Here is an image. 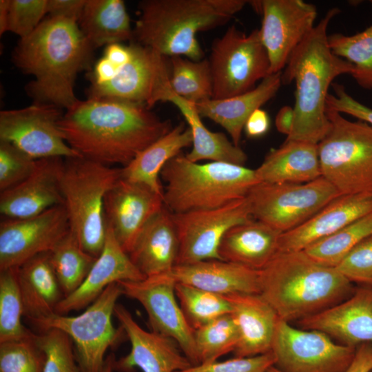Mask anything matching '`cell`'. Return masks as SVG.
<instances>
[{"label": "cell", "mask_w": 372, "mask_h": 372, "mask_svg": "<svg viewBox=\"0 0 372 372\" xmlns=\"http://www.w3.org/2000/svg\"><path fill=\"white\" fill-rule=\"evenodd\" d=\"M120 68L103 56L97 61L90 75V85H98L107 83L116 74Z\"/></svg>", "instance_id": "52"}, {"label": "cell", "mask_w": 372, "mask_h": 372, "mask_svg": "<svg viewBox=\"0 0 372 372\" xmlns=\"http://www.w3.org/2000/svg\"><path fill=\"white\" fill-rule=\"evenodd\" d=\"M172 276L176 282L212 293L260 294V271L222 260L176 265Z\"/></svg>", "instance_id": "27"}, {"label": "cell", "mask_w": 372, "mask_h": 372, "mask_svg": "<svg viewBox=\"0 0 372 372\" xmlns=\"http://www.w3.org/2000/svg\"><path fill=\"white\" fill-rule=\"evenodd\" d=\"M282 85V72L271 74L250 91L223 99H211L195 104V108L201 118H208L223 127L233 143L239 146L249 116L274 97Z\"/></svg>", "instance_id": "28"}, {"label": "cell", "mask_w": 372, "mask_h": 372, "mask_svg": "<svg viewBox=\"0 0 372 372\" xmlns=\"http://www.w3.org/2000/svg\"><path fill=\"white\" fill-rule=\"evenodd\" d=\"M198 364L208 363L234 351L239 340L238 329L231 315H223L194 330Z\"/></svg>", "instance_id": "41"}, {"label": "cell", "mask_w": 372, "mask_h": 372, "mask_svg": "<svg viewBox=\"0 0 372 372\" xmlns=\"http://www.w3.org/2000/svg\"><path fill=\"white\" fill-rule=\"evenodd\" d=\"M117 283L123 295L136 300L143 307L152 331L173 339L192 364H198L194 329L176 300V282L172 273Z\"/></svg>", "instance_id": "15"}, {"label": "cell", "mask_w": 372, "mask_h": 372, "mask_svg": "<svg viewBox=\"0 0 372 372\" xmlns=\"http://www.w3.org/2000/svg\"><path fill=\"white\" fill-rule=\"evenodd\" d=\"M85 3L86 0H48L47 12L79 22Z\"/></svg>", "instance_id": "49"}, {"label": "cell", "mask_w": 372, "mask_h": 372, "mask_svg": "<svg viewBox=\"0 0 372 372\" xmlns=\"http://www.w3.org/2000/svg\"><path fill=\"white\" fill-rule=\"evenodd\" d=\"M116 361L114 353H110L105 358L103 369L101 372H113L114 371V363Z\"/></svg>", "instance_id": "56"}, {"label": "cell", "mask_w": 372, "mask_h": 372, "mask_svg": "<svg viewBox=\"0 0 372 372\" xmlns=\"http://www.w3.org/2000/svg\"><path fill=\"white\" fill-rule=\"evenodd\" d=\"M282 233L254 218L235 225L223 236L218 249L223 260L260 270L278 249Z\"/></svg>", "instance_id": "29"}, {"label": "cell", "mask_w": 372, "mask_h": 372, "mask_svg": "<svg viewBox=\"0 0 372 372\" xmlns=\"http://www.w3.org/2000/svg\"><path fill=\"white\" fill-rule=\"evenodd\" d=\"M326 113L331 126L318 144L322 177L340 195L372 193V126Z\"/></svg>", "instance_id": "8"}, {"label": "cell", "mask_w": 372, "mask_h": 372, "mask_svg": "<svg viewBox=\"0 0 372 372\" xmlns=\"http://www.w3.org/2000/svg\"><path fill=\"white\" fill-rule=\"evenodd\" d=\"M355 350L335 343L322 331L296 329L280 318L271 347L274 366L284 372H344Z\"/></svg>", "instance_id": "12"}, {"label": "cell", "mask_w": 372, "mask_h": 372, "mask_svg": "<svg viewBox=\"0 0 372 372\" xmlns=\"http://www.w3.org/2000/svg\"><path fill=\"white\" fill-rule=\"evenodd\" d=\"M339 196L321 176L299 184L260 182L246 198L254 219L285 233L303 224Z\"/></svg>", "instance_id": "11"}, {"label": "cell", "mask_w": 372, "mask_h": 372, "mask_svg": "<svg viewBox=\"0 0 372 372\" xmlns=\"http://www.w3.org/2000/svg\"><path fill=\"white\" fill-rule=\"evenodd\" d=\"M23 304L20 292L17 267L0 271V343L23 339L34 333L21 322Z\"/></svg>", "instance_id": "39"}, {"label": "cell", "mask_w": 372, "mask_h": 372, "mask_svg": "<svg viewBox=\"0 0 372 372\" xmlns=\"http://www.w3.org/2000/svg\"><path fill=\"white\" fill-rule=\"evenodd\" d=\"M270 120L267 113L260 109L256 110L248 118L244 130L248 137L258 138L265 135L269 129Z\"/></svg>", "instance_id": "50"}, {"label": "cell", "mask_w": 372, "mask_h": 372, "mask_svg": "<svg viewBox=\"0 0 372 372\" xmlns=\"http://www.w3.org/2000/svg\"><path fill=\"white\" fill-rule=\"evenodd\" d=\"M372 5V0L370 1ZM333 52L354 66L351 76L357 84L372 90V23L351 35L335 33L328 36Z\"/></svg>", "instance_id": "38"}, {"label": "cell", "mask_w": 372, "mask_h": 372, "mask_svg": "<svg viewBox=\"0 0 372 372\" xmlns=\"http://www.w3.org/2000/svg\"><path fill=\"white\" fill-rule=\"evenodd\" d=\"M131 57L107 83L90 85L88 98H105L145 105L150 109L169 85L166 57L134 41L128 45Z\"/></svg>", "instance_id": "16"}, {"label": "cell", "mask_w": 372, "mask_h": 372, "mask_svg": "<svg viewBox=\"0 0 372 372\" xmlns=\"http://www.w3.org/2000/svg\"><path fill=\"white\" fill-rule=\"evenodd\" d=\"M172 215L179 243L176 265L222 260L218 249L225 234L254 218L246 197L216 209Z\"/></svg>", "instance_id": "13"}, {"label": "cell", "mask_w": 372, "mask_h": 372, "mask_svg": "<svg viewBox=\"0 0 372 372\" xmlns=\"http://www.w3.org/2000/svg\"><path fill=\"white\" fill-rule=\"evenodd\" d=\"M25 316L30 321L55 313L64 295L52 267L50 253L40 254L17 267Z\"/></svg>", "instance_id": "31"}, {"label": "cell", "mask_w": 372, "mask_h": 372, "mask_svg": "<svg viewBox=\"0 0 372 372\" xmlns=\"http://www.w3.org/2000/svg\"><path fill=\"white\" fill-rule=\"evenodd\" d=\"M332 87L333 92L327 99V109L349 114L372 126V108L355 99L342 85L333 83Z\"/></svg>", "instance_id": "48"}, {"label": "cell", "mask_w": 372, "mask_h": 372, "mask_svg": "<svg viewBox=\"0 0 372 372\" xmlns=\"http://www.w3.org/2000/svg\"><path fill=\"white\" fill-rule=\"evenodd\" d=\"M262 14L261 41L270 74L282 72L289 56L315 27L316 7L302 0L251 1Z\"/></svg>", "instance_id": "17"}, {"label": "cell", "mask_w": 372, "mask_h": 372, "mask_svg": "<svg viewBox=\"0 0 372 372\" xmlns=\"http://www.w3.org/2000/svg\"><path fill=\"white\" fill-rule=\"evenodd\" d=\"M213 99H223L250 91L270 74V62L259 30L249 34L235 25L214 41L208 59Z\"/></svg>", "instance_id": "10"}, {"label": "cell", "mask_w": 372, "mask_h": 372, "mask_svg": "<svg viewBox=\"0 0 372 372\" xmlns=\"http://www.w3.org/2000/svg\"><path fill=\"white\" fill-rule=\"evenodd\" d=\"M37 160L10 143L0 141V191L25 180L34 170Z\"/></svg>", "instance_id": "44"}, {"label": "cell", "mask_w": 372, "mask_h": 372, "mask_svg": "<svg viewBox=\"0 0 372 372\" xmlns=\"http://www.w3.org/2000/svg\"><path fill=\"white\" fill-rule=\"evenodd\" d=\"M78 24L94 48L133 41L130 19L122 0H86Z\"/></svg>", "instance_id": "34"}, {"label": "cell", "mask_w": 372, "mask_h": 372, "mask_svg": "<svg viewBox=\"0 0 372 372\" xmlns=\"http://www.w3.org/2000/svg\"><path fill=\"white\" fill-rule=\"evenodd\" d=\"M259 182L305 183L322 176L318 144L286 141L272 149L255 169Z\"/></svg>", "instance_id": "30"}, {"label": "cell", "mask_w": 372, "mask_h": 372, "mask_svg": "<svg viewBox=\"0 0 372 372\" xmlns=\"http://www.w3.org/2000/svg\"><path fill=\"white\" fill-rule=\"evenodd\" d=\"M297 322L302 329L322 331L344 345L372 343V287L356 288L344 301Z\"/></svg>", "instance_id": "22"}, {"label": "cell", "mask_w": 372, "mask_h": 372, "mask_svg": "<svg viewBox=\"0 0 372 372\" xmlns=\"http://www.w3.org/2000/svg\"><path fill=\"white\" fill-rule=\"evenodd\" d=\"M164 206L163 197L141 183L121 178L107 193V227L129 254L147 222Z\"/></svg>", "instance_id": "19"}, {"label": "cell", "mask_w": 372, "mask_h": 372, "mask_svg": "<svg viewBox=\"0 0 372 372\" xmlns=\"http://www.w3.org/2000/svg\"><path fill=\"white\" fill-rule=\"evenodd\" d=\"M70 231L63 205L25 218H6L0 225V271L19 267L50 251Z\"/></svg>", "instance_id": "18"}, {"label": "cell", "mask_w": 372, "mask_h": 372, "mask_svg": "<svg viewBox=\"0 0 372 372\" xmlns=\"http://www.w3.org/2000/svg\"><path fill=\"white\" fill-rule=\"evenodd\" d=\"M93 49L78 22L49 16L20 39L13 60L23 72L34 76L26 90L36 103L68 110L78 101L74 81L89 65Z\"/></svg>", "instance_id": "2"}, {"label": "cell", "mask_w": 372, "mask_h": 372, "mask_svg": "<svg viewBox=\"0 0 372 372\" xmlns=\"http://www.w3.org/2000/svg\"><path fill=\"white\" fill-rule=\"evenodd\" d=\"M64 160H37L34 170L25 180L1 192V214L6 218H25L63 205L61 178Z\"/></svg>", "instance_id": "21"}, {"label": "cell", "mask_w": 372, "mask_h": 372, "mask_svg": "<svg viewBox=\"0 0 372 372\" xmlns=\"http://www.w3.org/2000/svg\"><path fill=\"white\" fill-rule=\"evenodd\" d=\"M372 213V193L340 195L298 227L282 233L278 252L303 251Z\"/></svg>", "instance_id": "24"}, {"label": "cell", "mask_w": 372, "mask_h": 372, "mask_svg": "<svg viewBox=\"0 0 372 372\" xmlns=\"http://www.w3.org/2000/svg\"><path fill=\"white\" fill-rule=\"evenodd\" d=\"M248 3L245 0H145L133 29V41L167 56L200 61L199 32L227 23Z\"/></svg>", "instance_id": "5"}, {"label": "cell", "mask_w": 372, "mask_h": 372, "mask_svg": "<svg viewBox=\"0 0 372 372\" xmlns=\"http://www.w3.org/2000/svg\"><path fill=\"white\" fill-rule=\"evenodd\" d=\"M340 10L329 9L312 31L295 49L282 72V84L294 82L293 123L286 141L318 144L331 123L326 113L327 99L333 81L351 74L354 66L335 55L329 45V25Z\"/></svg>", "instance_id": "3"}, {"label": "cell", "mask_w": 372, "mask_h": 372, "mask_svg": "<svg viewBox=\"0 0 372 372\" xmlns=\"http://www.w3.org/2000/svg\"><path fill=\"white\" fill-rule=\"evenodd\" d=\"M59 127L82 157L123 167L173 128L143 104L105 98L78 100L63 114Z\"/></svg>", "instance_id": "1"}, {"label": "cell", "mask_w": 372, "mask_h": 372, "mask_svg": "<svg viewBox=\"0 0 372 372\" xmlns=\"http://www.w3.org/2000/svg\"><path fill=\"white\" fill-rule=\"evenodd\" d=\"M162 101L175 105L185 117L192 134V149L185 154L192 162L208 160L243 165L247 160L245 152L229 141L221 132H214L203 124L194 104L176 95L170 84L165 90Z\"/></svg>", "instance_id": "32"}, {"label": "cell", "mask_w": 372, "mask_h": 372, "mask_svg": "<svg viewBox=\"0 0 372 372\" xmlns=\"http://www.w3.org/2000/svg\"><path fill=\"white\" fill-rule=\"evenodd\" d=\"M10 0L0 1V34L8 31Z\"/></svg>", "instance_id": "55"}, {"label": "cell", "mask_w": 372, "mask_h": 372, "mask_svg": "<svg viewBox=\"0 0 372 372\" xmlns=\"http://www.w3.org/2000/svg\"><path fill=\"white\" fill-rule=\"evenodd\" d=\"M45 360L36 333L0 343V372H43Z\"/></svg>", "instance_id": "42"}, {"label": "cell", "mask_w": 372, "mask_h": 372, "mask_svg": "<svg viewBox=\"0 0 372 372\" xmlns=\"http://www.w3.org/2000/svg\"><path fill=\"white\" fill-rule=\"evenodd\" d=\"M175 292L184 316L194 330L233 310L224 296L189 285L176 282Z\"/></svg>", "instance_id": "40"}, {"label": "cell", "mask_w": 372, "mask_h": 372, "mask_svg": "<svg viewBox=\"0 0 372 372\" xmlns=\"http://www.w3.org/2000/svg\"><path fill=\"white\" fill-rule=\"evenodd\" d=\"M123 295L118 283L109 285L84 312L69 316L54 313L30 321L39 332L56 329L66 333L75 346V355L81 372H101L109 348L116 347L125 333L112 323L118 298Z\"/></svg>", "instance_id": "9"}, {"label": "cell", "mask_w": 372, "mask_h": 372, "mask_svg": "<svg viewBox=\"0 0 372 372\" xmlns=\"http://www.w3.org/2000/svg\"><path fill=\"white\" fill-rule=\"evenodd\" d=\"M372 234V213L307 247L303 251L316 262L335 267L362 240Z\"/></svg>", "instance_id": "37"}, {"label": "cell", "mask_w": 372, "mask_h": 372, "mask_svg": "<svg viewBox=\"0 0 372 372\" xmlns=\"http://www.w3.org/2000/svg\"><path fill=\"white\" fill-rule=\"evenodd\" d=\"M49 253L64 297L81 285L97 258L81 247L70 229Z\"/></svg>", "instance_id": "35"}, {"label": "cell", "mask_w": 372, "mask_h": 372, "mask_svg": "<svg viewBox=\"0 0 372 372\" xmlns=\"http://www.w3.org/2000/svg\"><path fill=\"white\" fill-rule=\"evenodd\" d=\"M265 372H284L280 369H278L276 366H270Z\"/></svg>", "instance_id": "57"}, {"label": "cell", "mask_w": 372, "mask_h": 372, "mask_svg": "<svg viewBox=\"0 0 372 372\" xmlns=\"http://www.w3.org/2000/svg\"><path fill=\"white\" fill-rule=\"evenodd\" d=\"M344 372H372V343L356 347L354 358Z\"/></svg>", "instance_id": "51"}, {"label": "cell", "mask_w": 372, "mask_h": 372, "mask_svg": "<svg viewBox=\"0 0 372 372\" xmlns=\"http://www.w3.org/2000/svg\"><path fill=\"white\" fill-rule=\"evenodd\" d=\"M232 306L231 313L238 327V342L235 357H251L271 351L279 317L260 295L231 293L224 296Z\"/></svg>", "instance_id": "25"}, {"label": "cell", "mask_w": 372, "mask_h": 372, "mask_svg": "<svg viewBox=\"0 0 372 372\" xmlns=\"http://www.w3.org/2000/svg\"><path fill=\"white\" fill-rule=\"evenodd\" d=\"M36 340L45 353L43 372H81L73 342L66 333L50 329L36 333Z\"/></svg>", "instance_id": "43"}, {"label": "cell", "mask_w": 372, "mask_h": 372, "mask_svg": "<svg viewBox=\"0 0 372 372\" xmlns=\"http://www.w3.org/2000/svg\"><path fill=\"white\" fill-rule=\"evenodd\" d=\"M335 268L351 282L372 287V234L359 242Z\"/></svg>", "instance_id": "45"}, {"label": "cell", "mask_w": 372, "mask_h": 372, "mask_svg": "<svg viewBox=\"0 0 372 372\" xmlns=\"http://www.w3.org/2000/svg\"><path fill=\"white\" fill-rule=\"evenodd\" d=\"M260 271V295L287 322L316 314L349 298L355 289L335 267L304 251L277 252Z\"/></svg>", "instance_id": "4"}, {"label": "cell", "mask_w": 372, "mask_h": 372, "mask_svg": "<svg viewBox=\"0 0 372 372\" xmlns=\"http://www.w3.org/2000/svg\"><path fill=\"white\" fill-rule=\"evenodd\" d=\"M114 315L131 344L130 353L116 360L114 371L132 372L139 368L143 372H178L193 366L176 341L144 330L122 304H116Z\"/></svg>", "instance_id": "20"}, {"label": "cell", "mask_w": 372, "mask_h": 372, "mask_svg": "<svg viewBox=\"0 0 372 372\" xmlns=\"http://www.w3.org/2000/svg\"><path fill=\"white\" fill-rule=\"evenodd\" d=\"M172 212L165 206L145 225L129 256L145 278L172 273L178 254Z\"/></svg>", "instance_id": "26"}, {"label": "cell", "mask_w": 372, "mask_h": 372, "mask_svg": "<svg viewBox=\"0 0 372 372\" xmlns=\"http://www.w3.org/2000/svg\"><path fill=\"white\" fill-rule=\"evenodd\" d=\"M276 362L271 351L251 357H235L222 362L200 363L178 372H265Z\"/></svg>", "instance_id": "47"}, {"label": "cell", "mask_w": 372, "mask_h": 372, "mask_svg": "<svg viewBox=\"0 0 372 372\" xmlns=\"http://www.w3.org/2000/svg\"><path fill=\"white\" fill-rule=\"evenodd\" d=\"M48 0H10L8 31L24 38L43 21Z\"/></svg>", "instance_id": "46"}, {"label": "cell", "mask_w": 372, "mask_h": 372, "mask_svg": "<svg viewBox=\"0 0 372 372\" xmlns=\"http://www.w3.org/2000/svg\"><path fill=\"white\" fill-rule=\"evenodd\" d=\"M104 56L118 68H121L130 61L131 52L129 45L113 43L106 46Z\"/></svg>", "instance_id": "53"}, {"label": "cell", "mask_w": 372, "mask_h": 372, "mask_svg": "<svg viewBox=\"0 0 372 372\" xmlns=\"http://www.w3.org/2000/svg\"><path fill=\"white\" fill-rule=\"evenodd\" d=\"M160 178L165 206L172 213L212 209L244 198L260 183L255 169L232 163H199L179 154L163 167Z\"/></svg>", "instance_id": "6"}, {"label": "cell", "mask_w": 372, "mask_h": 372, "mask_svg": "<svg viewBox=\"0 0 372 372\" xmlns=\"http://www.w3.org/2000/svg\"><path fill=\"white\" fill-rule=\"evenodd\" d=\"M145 278L119 245L112 231L107 227L101 254L81 285L61 300L55 313L66 315L88 307L113 283L138 281Z\"/></svg>", "instance_id": "23"}, {"label": "cell", "mask_w": 372, "mask_h": 372, "mask_svg": "<svg viewBox=\"0 0 372 372\" xmlns=\"http://www.w3.org/2000/svg\"><path fill=\"white\" fill-rule=\"evenodd\" d=\"M121 178V168L83 157L64 160L61 189L70 229L81 247L95 258L107 235L105 197Z\"/></svg>", "instance_id": "7"}, {"label": "cell", "mask_w": 372, "mask_h": 372, "mask_svg": "<svg viewBox=\"0 0 372 372\" xmlns=\"http://www.w3.org/2000/svg\"><path fill=\"white\" fill-rule=\"evenodd\" d=\"M192 145V134L183 123L173 127L147 148L129 164L121 168L122 178L146 185L163 197L160 174L165 164Z\"/></svg>", "instance_id": "33"}, {"label": "cell", "mask_w": 372, "mask_h": 372, "mask_svg": "<svg viewBox=\"0 0 372 372\" xmlns=\"http://www.w3.org/2000/svg\"><path fill=\"white\" fill-rule=\"evenodd\" d=\"M293 107L289 105L283 106L276 116V127L277 130L287 136L290 134L293 123Z\"/></svg>", "instance_id": "54"}, {"label": "cell", "mask_w": 372, "mask_h": 372, "mask_svg": "<svg viewBox=\"0 0 372 372\" xmlns=\"http://www.w3.org/2000/svg\"><path fill=\"white\" fill-rule=\"evenodd\" d=\"M169 63V83L176 95L194 105L212 99L213 83L208 59L193 61L172 56Z\"/></svg>", "instance_id": "36"}, {"label": "cell", "mask_w": 372, "mask_h": 372, "mask_svg": "<svg viewBox=\"0 0 372 372\" xmlns=\"http://www.w3.org/2000/svg\"><path fill=\"white\" fill-rule=\"evenodd\" d=\"M63 114L51 104L35 103L0 112V141L14 145L35 160L82 157L65 141L59 127Z\"/></svg>", "instance_id": "14"}]
</instances>
